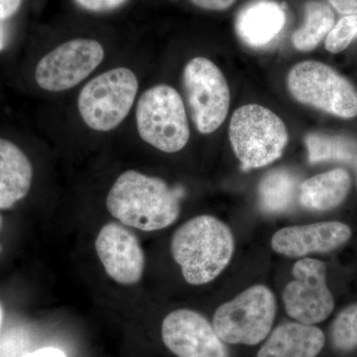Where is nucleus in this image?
<instances>
[{"instance_id":"412c9836","label":"nucleus","mask_w":357,"mask_h":357,"mask_svg":"<svg viewBox=\"0 0 357 357\" xmlns=\"http://www.w3.org/2000/svg\"><path fill=\"white\" fill-rule=\"evenodd\" d=\"M333 344L342 351L357 349V303L337 314L332 326Z\"/></svg>"},{"instance_id":"ddd939ff","label":"nucleus","mask_w":357,"mask_h":357,"mask_svg":"<svg viewBox=\"0 0 357 357\" xmlns=\"http://www.w3.org/2000/svg\"><path fill=\"white\" fill-rule=\"evenodd\" d=\"M351 230L344 223L325 222L281 229L272 237L271 246L279 255L304 257L312 253H326L347 243Z\"/></svg>"},{"instance_id":"b1692460","label":"nucleus","mask_w":357,"mask_h":357,"mask_svg":"<svg viewBox=\"0 0 357 357\" xmlns=\"http://www.w3.org/2000/svg\"><path fill=\"white\" fill-rule=\"evenodd\" d=\"M195 6L206 10L222 11L229 8L236 0H191Z\"/></svg>"},{"instance_id":"f3484780","label":"nucleus","mask_w":357,"mask_h":357,"mask_svg":"<svg viewBox=\"0 0 357 357\" xmlns=\"http://www.w3.org/2000/svg\"><path fill=\"white\" fill-rule=\"evenodd\" d=\"M351 185V177L344 169L319 174L300 185V203L307 210H333L347 198Z\"/></svg>"},{"instance_id":"2eb2a0df","label":"nucleus","mask_w":357,"mask_h":357,"mask_svg":"<svg viewBox=\"0 0 357 357\" xmlns=\"http://www.w3.org/2000/svg\"><path fill=\"white\" fill-rule=\"evenodd\" d=\"M33 168L24 152L11 141L0 138V210L13 208L27 196Z\"/></svg>"},{"instance_id":"6e6552de","label":"nucleus","mask_w":357,"mask_h":357,"mask_svg":"<svg viewBox=\"0 0 357 357\" xmlns=\"http://www.w3.org/2000/svg\"><path fill=\"white\" fill-rule=\"evenodd\" d=\"M183 84L197 130L215 132L227 119L230 103L229 84L222 70L208 59H192L183 72Z\"/></svg>"},{"instance_id":"f8f14e48","label":"nucleus","mask_w":357,"mask_h":357,"mask_svg":"<svg viewBox=\"0 0 357 357\" xmlns=\"http://www.w3.org/2000/svg\"><path fill=\"white\" fill-rule=\"evenodd\" d=\"M95 246L96 255L112 280L121 285H134L141 280L144 253L132 232L119 223H107L98 232Z\"/></svg>"},{"instance_id":"7c9ffc66","label":"nucleus","mask_w":357,"mask_h":357,"mask_svg":"<svg viewBox=\"0 0 357 357\" xmlns=\"http://www.w3.org/2000/svg\"><path fill=\"white\" fill-rule=\"evenodd\" d=\"M2 227V217L1 215H0V230H1ZM0 251H1V246H0Z\"/></svg>"},{"instance_id":"aec40b11","label":"nucleus","mask_w":357,"mask_h":357,"mask_svg":"<svg viewBox=\"0 0 357 357\" xmlns=\"http://www.w3.org/2000/svg\"><path fill=\"white\" fill-rule=\"evenodd\" d=\"M307 159L311 164L321 162H352L357 155V142L342 135L310 133L305 138Z\"/></svg>"},{"instance_id":"c85d7f7f","label":"nucleus","mask_w":357,"mask_h":357,"mask_svg":"<svg viewBox=\"0 0 357 357\" xmlns=\"http://www.w3.org/2000/svg\"><path fill=\"white\" fill-rule=\"evenodd\" d=\"M4 43H3V37H2L1 29H0V52L3 50Z\"/></svg>"},{"instance_id":"0eeeda50","label":"nucleus","mask_w":357,"mask_h":357,"mask_svg":"<svg viewBox=\"0 0 357 357\" xmlns=\"http://www.w3.org/2000/svg\"><path fill=\"white\" fill-rule=\"evenodd\" d=\"M276 316L274 294L255 285L218 307L213 328L222 342L255 345L266 338Z\"/></svg>"},{"instance_id":"a878e982","label":"nucleus","mask_w":357,"mask_h":357,"mask_svg":"<svg viewBox=\"0 0 357 357\" xmlns=\"http://www.w3.org/2000/svg\"><path fill=\"white\" fill-rule=\"evenodd\" d=\"M23 0H0V20H7L17 13Z\"/></svg>"},{"instance_id":"cd10ccee","label":"nucleus","mask_w":357,"mask_h":357,"mask_svg":"<svg viewBox=\"0 0 357 357\" xmlns=\"http://www.w3.org/2000/svg\"><path fill=\"white\" fill-rule=\"evenodd\" d=\"M352 166H354V172H356V176L357 178V155L356 157H354V159L352 160Z\"/></svg>"},{"instance_id":"c756f323","label":"nucleus","mask_w":357,"mask_h":357,"mask_svg":"<svg viewBox=\"0 0 357 357\" xmlns=\"http://www.w3.org/2000/svg\"><path fill=\"white\" fill-rule=\"evenodd\" d=\"M2 319H3V309H2L1 304H0V326H1Z\"/></svg>"},{"instance_id":"4be33fe9","label":"nucleus","mask_w":357,"mask_h":357,"mask_svg":"<svg viewBox=\"0 0 357 357\" xmlns=\"http://www.w3.org/2000/svg\"><path fill=\"white\" fill-rule=\"evenodd\" d=\"M357 37V15H345L333 25L326 38V49L337 54L345 50Z\"/></svg>"},{"instance_id":"f03ea898","label":"nucleus","mask_w":357,"mask_h":357,"mask_svg":"<svg viewBox=\"0 0 357 357\" xmlns=\"http://www.w3.org/2000/svg\"><path fill=\"white\" fill-rule=\"evenodd\" d=\"M175 261L191 285L210 283L229 264L234 251L231 230L211 215H199L178 227L171 241Z\"/></svg>"},{"instance_id":"4468645a","label":"nucleus","mask_w":357,"mask_h":357,"mask_svg":"<svg viewBox=\"0 0 357 357\" xmlns=\"http://www.w3.org/2000/svg\"><path fill=\"white\" fill-rule=\"evenodd\" d=\"M283 7L273 0H255L237 14L236 29L244 44L263 48L274 41L285 27Z\"/></svg>"},{"instance_id":"dca6fc26","label":"nucleus","mask_w":357,"mask_h":357,"mask_svg":"<svg viewBox=\"0 0 357 357\" xmlns=\"http://www.w3.org/2000/svg\"><path fill=\"white\" fill-rule=\"evenodd\" d=\"M325 335L316 326L301 323L279 326L258 352V357H316Z\"/></svg>"},{"instance_id":"20e7f679","label":"nucleus","mask_w":357,"mask_h":357,"mask_svg":"<svg viewBox=\"0 0 357 357\" xmlns=\"http://www.w3.org/2000/svg\"><path fill=\"white\" fill-rule=\"evenodd\" d=\"M136 126L141 139L165 153L181 151L189 142L187 110L180 93L168 84H157L141 95Z\"/></svg>"},{"instance_id":"39448f33","label":"nucleus","mask_w":357,"mask_h":357,"mask_svg":"<svg viewBox=\"0 0 357 357\" xmlns=\"http://www.w3.org/2000/svg\"><path fill=\"white\" fill-rule=\"evenodd\" d=\"M139 89L133 70L114 68L91 79L77 98V109L89 128L109 132L119 128L132 109Z\"/></svg>"},{"instance_id":"1a4fd4ad","label":"nucleus","mask_w":357,"mask_h":357,"mask_svg":"<svg viewBox=\"0 0 357 357\" xmlns=\"http://www.w3.org/2000/svg\"><path fill=\"white\" fill-rule=\"evenodd\" d=\"M105 59V49L93 39L70 40L44 56L35 69L39 88L61 93L75 88L98 69Z\"/></svg>"},{"instance_id":"393cba45","label":"nucleus","mask_w":357,"mask_h":357,"mask_svg":"<svg viewBox=\"0 0 357 357\" xmlns=\"http://www.w3.org/2000/svg\"><path fill=\"white\" fill-rule=\"evenodd\" d=\"M338 13L344 15H357V0H328Z\"/></svg>"},{"instance_id":"a211bd4d","label":"nucleus","mask_w":357,"mask_h":357,"mask_svg":"<svg viewBox=\"0 0 357 357\" xmlns=\"http://www.w3.org/2000/svg\"><path fill=\"white\" fill-rule=\"evenodd\" d=\"M299 191L298 178L293 173L285 169L270 171L258 188L260 208L268 213H285L292 208Z\"/></svg>"},{"instance_id":"9b49d317","label":"nucleus","mask_w":357,"mask_h":357,"mask_svg":"<svg viewBox=\"0 0 357 357\" xmlns=\"http://www.w3.org/2000/svg\"><path fill=\"white\" fill-rule=\"evenodd\" d=\"M162 338L178 357H229L213 326L192 310L170 312L162 324Z\"/></svg>"},{"instance_id":"5701e85b","label":"nucleus","mask_w":357,"mask_h":357,"mask_svg":"<svg viewBox=\"0 0 357 357\" xmlns=\"http://www.w3.org/2000/svg\"><path fill=\"white\" fill-rule=\"evenodd\" d=\"M84 10L91 13H109L123 6L128 0H75Z\"/></svg>"},{"instance_id":"bb28decb","label":"nucleus","mask_w":357,"mask_h":357,"mask_svg":"<svg viewBox=\"0 0 357 357\" xmlns=\"http://www.w3.org/2000/svg\"><path fill=\"white\" fill-rule=\"evenodd\" d=\"M21 357H67L64 351L55 347H44L32 352H28Z\"/></svg>"},{"instance_id":"9d476101","label":"nucleus","mask_w":357,"mask_h":357,"mask_svg":"<svg viewBox=\"0 0 357 357\" xmlns=\"http://www.w3.org/2000/svg\"><path fill=\"white\" fill-rule=\"evenodd\" d=\"M294 280L286 286L283 302L291 318L304 325L325 321L335 307V301L326 285L325 263L304 258L293 267Z\"/></svg>"},{"instance_id":"6ab92c4d","label":"nucleus","mask_w":357,"mask_h":357,"mask_svg":"<svg viewBox=\"0 0 357 357\" xmlns=\"http://www.w3.org/2000/svg\"><path fill=\"white\" fill-rule=\"evenodd\" d=\"M335 25L332 7L321 0H310L305 6V22L293 34L294 46L299 51L314 50L326 38Z\"/></svg>"},{"instance_id":"f257e3e1","label":"nucleus","mask_w":357,"mask_h":357,"mask_svg":"<svg viewBox=\"0 0 357 357\" xmlns=\"http://www.w3.org/2000/svg\"><path fill=\"white\" fill-rule=\"evenodd\" d=\"M107 208L115 220L128 227L155 231L177 220L180 202L165 181L129 170L110 188Z\"/></svg>"},{"instance_id":"7ed1b4c3","label":"nucleus","mask_w":357,"mask_h":357,"mask_svg":"<svg viewBox=\"0 0 357 357\" xmlns=\"http://www.w3.org/2000/svg\"><path fill=\"white\" fill-rule=\"evenodd\" d=\"M229 140L243 170L248 171L280 158L288 144V131L272 110L246 105L232 114Z\"/></svg>"},{"instance_id":"423d86ee","label":"nucleus","mask_w":357,"mask_h":357,"mask_svg":"<svg viewBox=\"0 0 357 357\" xmlns=\"http://www.w3.org/2000/svg\"><path fill=\"white\" fill-rule=\"evenodd\" d=\"M289 91L298 102L342 119L357 115V91L330 66L304 61L294 66L287 77Z\"/></svg>"}]
</instances>
